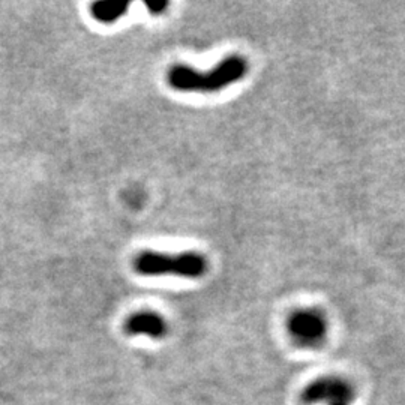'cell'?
<instances>
[{"label":"cell","instance_id":"1","mask_svg":"<svg viewBox=\"0 0 405 405\" xmlns=\"http://www.w3.org/2000/svg\"><path fill=\"white\" fill-rule=\"evenodd\" d=\"M248 72L246 60L241 56H228L211 71H197L190 66L176 65L169 71V85L179 92L212 93L241 81Z\"/></svg>","mask_w":405,"mask_h":405},{"label":"cell","instance_id":"2","mask_svg":"<svg viewBox=\"0 0 405 405\" xmlns=\"http://www.w3.org/2000/svg\"><path fill=\"white\" fill-rule=\"evenodd\" d=\"M134 267L138 273L148 276L178 275L182 278H200L204 275L207 264L204 257L195 253L169 255L146 251L135 258Z\"/></svg>","mask_w":405,"mask_h":405},{"label":"cell","instance_id":"3","mask_svg":"<svg viewBox=\"0 0 405 405\" xmlns=\"http://www.w3.org/2000/svg\"><path fill=\"white\" fill-rule=\"evenodd\" d=\"M356 392L351 384L339 377H325L313 381L302 392L305 405H351Z\"/></svg>","mask_w":405,"mask_h":405},{"label":"cell","instance_id":"4","mask_svg":"<svg viewBox=\"0 0 405 405\" xmlns=\"http://www.w3.org/2000/svg\"><path fill=\"white\" fill-rule=\"evenodd\" d=\"M288 332L292 338L302 347H317L325 341L327 323L318 311H297L288 318Z\"/></svg>","mask_w":405,"mask_h":405},{"label":"cell","instance_id":"5","mask_svg":"<svg viewBox=\"0 0 405 405\" xmlns=\"http://www.w3.org/2000/svg\"><path fill=\"white\" fill-rule=\"evenodd\" d=\"M125 330L132 336L144 335L152 339H162L167 335L169 327L159 314L152 313V311H143V313L134 314L127 320Z\"/></svg>","mask_w":405,"mask_h":405},{"label":"cell","instance_id":"6","mask_svg":"<svg viewBox=\"0 0 405 405\" xmlns=\"http://www.w3.org/2000/svg\"><path fill=\"white\" fill-rule=\"evenodd\" d=\"M128 6L125 2H98L92 6V15L101 23H114L127 14Z\"/></svg>","mask_w":405,"mask_h":405},{"label":"cell","instance_id":"7","mask_svg":"<svg viewBox=\"0 0 405 405\" xmlns=\"http://www.w3.org/2000/svg\"><path fill=\"white\" fill-rule=\"evenodd\" d=\"M169 6V3L167 2H148L146 3V8L149 9V13H152V14H162L164 13V9Z\"/></svg>","mask_w":405,"mask_h":405}]
</instances>
